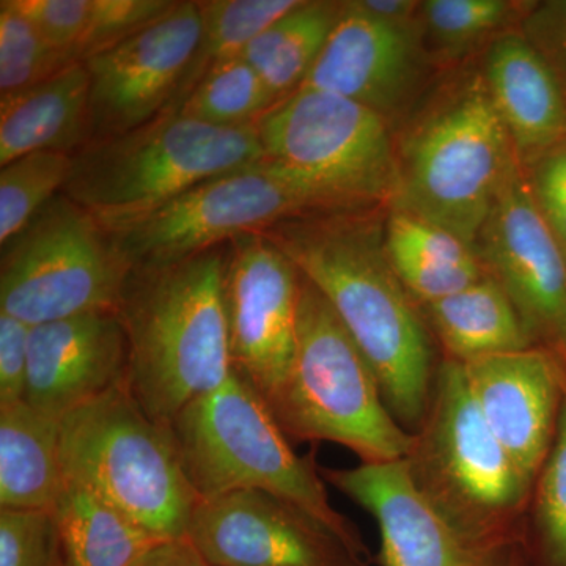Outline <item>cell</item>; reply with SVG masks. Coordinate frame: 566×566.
I'll use <instances>...</instances> for the list:
<instances>
[{"label":"cell","instance_id":"29","mask_svg":"<svg viewBox=\"0 0 566 566\" xmlns=\"http://www.w3.org/2000/svg\"><path fill=\"white\" fill-rule=\"evenodd\" d=\"M275 104L262 76L241 57L216 65L177 111L222 128L255 125Z\"/></svg>","mask_w":566,"mask_h":566},{"label":"cell","instance_id":"34","mask_svg":"<svg viewBox=\"0 0 566 566\" xmlns=\"http://www.w3.org/2000/svg\"><path fill=\"white\" fill-rule=\"evenodd\" d=\"M174 6L175 0H92L91 17L77 46L76 61L84 63L132 39Z\"/></svg>","mask_w":566,"mask_h":566},{"label":"cell","instance_id":"2","mask_svg":"<svg viewBox=\"0 0 566 566\" xmlns=\"http://www.w3.org/2000/svg\"><path fill=\"white\" fill-rule=\"evenodd\" d=\"M223 262L226 245L182 262L134 268L122 294L126 386L142 409L167 427L233 371Z\"/></svg>","mask_w":566,"mask_h":566},{"label":"cell","instance_id":"8","mask_svg":"<svg viewBox=\"0 0 566 566\" xmlns=\"http://www.w3.org/2000/svg\"><path fill=\"white\" fill-rule=\"evenodd\" d=\"M65 482L98 494L161 539L188 536L200 499L172 430L153 420L126 382L62 419Z\"/></svg>","mask_w":566,"mask_h":566},{"label":"cell","instance_id":"38","mask_svg":"<svg viewBox=\"0 0 566 566\" xmlns=\"http://www.w3.org/2000/svg\"><path fill=\"white\" fill-rule=\"evenodd\" d=\"M32 326L0 312V409L24 401Z\"/></svg>","mask_w":566,"mask_h":566},{"label":"cell","instance_id":"20","mask_svg":"<svg viewBox=\"0 0 566 566\" xmlns=\"http://www.w3.org/2000/svg\"><path fill=\"white\" fill-rule=\"evenodd\" d=\"M482 74L524 169L566 140V93L523 33L491 41Z\"/></svg>","mask_w":566,"mask_h":566},{"label":"cell","instance_id":"5","mask_svg":"<svg viewBox=\"0 0 566 566\" xmlns=\"http://www.w3.org/2000/svg\"><path fill=\"white\" fill-rule=\"evenodd\" d=\"M262 159L255 125L222 128L166 112L73 155L62 193L117 233L193 186Z\"/></svg>","mask_w":566,"mask_h":566},{"label":"cell","instance_id":"7","mask_svg":"<svg viewBox=\"0 0 566 566\" xmlns=\"http://www.w3.org/2000/svg\"><path fill=\"white\" fill-rule=\"evenodd\" d=\"M264 401L286 438L334 442L363 463L405 460L411 447L412 434L387 408L374 368L303 274L292 370Z\"/></svg>","mask_w":566,"mask_h":566},{"label":"cell","instance_id":"11","mask_svg":"<svg viewBox=\"0 0 566 566\" xmlns=\"http://www.w3.org/2000/svg\"><path fill=\"white\" fill-rule=\"evenodd\" d=\"M322 210L334 208L262 159L202 181L112 234L133 268L163 266Z\"/></svg>","mask_w":566,"mask_h":566},{"label":"cell","instance_id":"27","mask_svg":"<svg viewBox=\"0 0 566 566\" xmlns=\"http://www.w3.org/2000/svg\"><path fill=\"white\" fill-rule=\"evenodd\" d=\"M301 0H210L200 2L203 13V32L199 51L182 84L181 103L188 98L205 74L216 65L240 57L271 24L281 20Z\"/></svg>","mask_w":566,"mask_h":566},{"label":"cell","instance_id":"9","mask_svg":"<svg viewBox=\"0 0 566 566\" xmlns=\"http://www.w3.org/2000/svg\"><path fill=\"white\" fill-rule=\"evenodd\" d=\"M263 161L334 210L392 203L397 150L381 114L301 87L255 123Z\"/></svg>","mask_w":566,"mask_h":566},{"label":"cell","instance_id":"17","mask_svg":"<svg viewBox=\"0 0 566 566\" xmlns=\"http://www.w3.org/2000/svg\"><path fill=\"white\" fill-rule=\"evenodd\" d=\"M480 412L532 486L554 439L566 395V370L554 348L488 357L464 365Z\"/></svg>","mask_w":566,"mask_h":566},{"label":"cell","instance_id":"13","mask_svg":"<svg viewBox=\"0 0 566 566\" xmlns=\"http://www.w3.org/2000/svg\"><path fill=\"white\" fill-rule=\"evenodd\" d=\"M202 32L200 2L177 0L144 31L85 61L91 76V144L174 111Z\"/></svg>","mask_w":566,"mask_h":566},{"label":"cell","instance_id":"19","mask_svg":"<svg viewBox=\"0 0 566 566\" xmlns=\"http://www.w3.org/2000/svg\"><path fill=\"white\" fill-rule=\"evenodd\" d=\"M128 342L117 312H92L31 331L25 403L62 420L126 382Z\"/></svg>","mask_w":566,"mask_h":566},{"label":"cell","instance_id":"4","mask_svg":"<svg viewBox=\"0 0 566 566\" xmlns=\"http://www.w3.org/2000/svg\"><path fill=\"white\" fill-rule=\"evenodd\" d=\"M403 463L442 516L474 542L521 547L532 486L480 412L464 365L442 359Z\"/></svg>","mask_w":566,"mask_h":566},{"label":"cell","instance_id":"12","mask_svg":"<svg viewBox=\"0 0 566 566\" xmlns=\"http://www.w3.org/2000/svg\"><path fill=\"white\" fill-rule=\"evenodd\" d=\"M223 311L234 370L273 397L296 352L301 273L263 233L226 244Z\"/></svg>","mask_w":566,"mask_h":566},{"label":"cell","instance_id":"3","mask_svg":"<svg viewBox=\"0 0 566 566\" xmlns=\"http://www.w3.org/2000/svg\"><path fill=\"white\" fill-rule=\"evenodd\" d=\"M397 150L392 208L474 245L516 166L482 73L449 85L417 115Z\"/></svg>","mask_w":566,"mask_h":566},{"label":"cell","instance_id":"22","mask_svg":"<svg viewBox=\"0 0 566 566\" xmlns=\"http://www.w3.org/2000/svg\"><path fill=\"white\" fill-rule=\"evenodd\" d=\"M444 359L461 365L536 346L515 304L490 274L455 294L419 305Z\"/></svg>","mask_w":566,"mask_h":566},{"label":"cell","instance_id":"42","mask_svg":"<svg viewBox=\"0 0 566 566\" xmlns=\"http://www.w3.org/2000/svg\"><path fill=\"white\" fill-rule=\"evenodd\" d=\"M517 566H524V562H523V564H520V565H517Z\"/></svg>","mask_w":566,"mask_h":566},{"label":"cell","instance_id":"16","mask_svg":"<svg viewBox=\"0 0 566 566\" xmlns=\"http://www.w3.org/2000/svg\"><path fill=\"white\" fill-rule=\"evenodd\" d=\"M324 482L375 517L379 566H517L521 547L488 546L453 527L412 483L403 460L319 468Z\"/></svg>","mask_w":566,"mask_h":566},{"label":"cell","instance_id":"28","mask_svg":"<svg viewBox=\"0 0 566 566\" xmlns=\"http://www.w3.org/2000/svg\"><path fill=\"white\" fill-rule=\"evenodd\" d=\"M521 551L524 566H566V395L553 449L532 488Z\"/></svg>","mask_w":566,"mask_h":566},{"label":"cell","instance_id":"23","mask_svg":"<svg viewBox=\"0 0 566 566\" xmlns=\"http://www.w3.org/2000/svg\"><path fill=\"white\" fill-rule=\"evenodd\" d=\"M385 245L395 273L419 305L461 292L488 275L474 245L411 212L390 210Z\"/></svg>","mask_w":566,"mask_h":566},{"label":"cell","instance_id":"18","mask_svg":"<svg viewBox=\"0 0 566 566\" xmlns=\"http://www.w3.org/2000/svg\"><path fill=\"white\" fill-rule=\"evenodd\" d=\"M420 31V24L371 17L356 0L342 2L329 40L301 87L344 96L387 120L409 102L422 73Z\"/></svg>","mask_w":566,"mask_h":566},{"label":"cell","instance_id":"24","mask_svg":"<svg viewBox=\"0 0 566 566\" xmlns=\"http://www.w3.org/2000/svg\"><path fill=\"white\" fill-rule=\"evenodd\" d=\"M62 420L21 403L0 409V510L52 512L63 488Z\"/></svg>","mask_w":566,"mask_h":566},{"label":"cell","instance_id":"6","mask_svg":"<svg viewBox=\"0 0 566 566\" xmlns=\"http://www.w3.org/2000/svg\"><path fill=\"white\" fill-rule=\"evenodd\" d=\"M182 469L200 501L264 491L303 506L370 556L363 535L331 505L314 455L300 457L262 395L234 370L170 423Z\"/></svg>","mask_w":566,"mask_h":566},{"label":"cell","instance_id":"25","mask_svg":"<svg viewBox=\"0 0 566 566\" xmlns=\"http://www.w3.org/2000/svg\"><path fill=\"white\" fill-rule=\"evenodd\" d=\"M69 566H129L158 536L98 494L65 482L54 510Z\"/></svg>","mask_w":566,"mask_h":566},{"label":"cell","instance_id":"21","mask_svg":"<svg viewBox=\"0 0 566 566\" xmlns=\"http://www.w3.org/2000/svg\"><path fill=\"white\" fill-rule=\"evenodd\" d=\"M91 144V76L74 62L0 99V166L35 151L76 155Z\"/></svg>","mask_w":566,"mask_h":566},{"label":"cell","instance_id":"37","mask_svg":"<svg viewBox=\"0 0 566 566\" xmlns=\"http://www.w3.org/2000/svg\"><path fill=\"white\" fill-rule=\"evenodd\" d=\"M520 32L546 62L566 93V0L531 3Z\"/></svg>","mask_w":566,"mask_h":566},{"label":"cell","instance_id":"26","mask_svg":"<svg viewBox=\"0 0 566 566\" xmlns=\"http://www.w3.org/2000/svg\"><path fill=\"white\" fill-rule=\"evenodd\" d=\"M342 2L301 0L240 55L262 76L275 103L304 84L340 17Z\"/></svg>","mask_w":566,"mask_h":566},{"label":"cell","instance_id":"39","mask_svg":"<svg viewBox=\"0 0 566 566\" xmlns=\"http://www.w3.org/2000/svg\"><path fill=\"white\" fill-rule=\"evenodd\" d=\"M129 566H211L189 536L159 539Z\"/></svg>","mask_w":566,"mask_h":566},{"label":"cell","instance_id":"15","mask_svg":"<svg viewBox=\"0 0 566 566\" xmlns=\"http://www.w3.org/2000/svg\"><path fill=\"white\" fill-rule=\"evenodd\" d=\"M475 251L515 304L534 344L556 348L566 326V255L520 163L506 177Z\"/></svg>","mask_w":566,"mask_h":566},{"label":"cell","instance_id":"32","mask_svg":"<svg viewBox=\"0 0 566 566\" xmlns=\"http://www.w3.org/2000/svg\"><path fill=\"white\" fill-rule=\"evenodd\" d=\"M531 3L506 0H427L420 7V28L447 55H460L493 36Z\"/></svg>","mask_w":566,"mask_h":566},{"label":"cell","instance_id":"1","mask_svg":"<svg viewBox=\"0 0 566 566\" xmlns=\"http://www.w3.org/2000/svg\"><path fill=\"white\" fill-rule=\"evenodd\" d=\"M374 210L307 212L263 234L326 297L374 368L387 408L412 434L441 360L419 304L389 262L385 222Z\"/></svg>","mask_w":566,"mask_h":566},{"label":"cell","instance_id":"35","mask_svg":"<svg viewBox=\"0 0 566 566\" xmlns=\"http://www.w3.org/2000/svg\"><path fill=\"white\" fill-rule=\"evenodd\" d=\"M14 3L55 50L77 62L76 51L87 29L92 0H14Z\"/></svg>","mask_w":566,"mask_h":566},{"label":"cell","instance_id":"14","mask_svg":"<svg viewBox=\"0 0 566 566\" xmlns=\"http://www.w3.org/2000/svg\"><path fill=\"white\" fill-rule=\"evenodd\" d=\"M188 536L211 566H368L374 562L318 516L264 491L200 501Z\"/></svg>","mask_w":566,"mask_h":566},{"label":"cell","instance_id":"41","mask_svg":"<svg viewBox=\"0 0 566 566\" xmlns=\"http://www.w3.org/2000/svg\"><path fill=\"white\" fill-rule=\"evenodd\" d=\"M554 349H556L558 356H560L562 363H564L566 370V326L564 329V334H562L560 340H558V344Z\"/></svg>","mask_w":566,"mask_h":566},{"label":"cell","instance_id":"40","mask_svg":"<svg viewBox=\"0 0 566 566\" xmlns=\"http://www.w3.org/2000/svg\"><path fill=\"white\" fill-rule=\"evenodd\" d=\"M357 6L371 17L395 24H420L422 2L411 0H356Z\"/></svg>","mask_w":566,"mask_h":566},{"label":"cell","instance_id":"33","mask_svg":"<svg viewBox=\"0 0 566 566\" xmlns=\"http://www.w3.org/2000/svg\"><path fill=\"white\" fill-rule=\"evenodd\" d=\"M0 566H69L54 513L0 510Z\"/></svg>","mask_w":566,"mask_h":566},{"label":"cell","instance_id":"36","mask_svg":"<svg viewBox=\"0 0 566 566\" xmlns=\"http://www.w3.org/2000/svg\"><path fill=\"white\" fill-rule=\"evenodd\" d=\"M524 170L536 207L566 255V140Z\"/></svg>","mask_w":566,"mask_h":566},{"label":"cell","instance_id":"30","mask_svg":"<svg viewBox=\"0 0 566 566\" xmlns=\"http://www.w3.org/2000/svg\"><path fill=\"white\" fill-rule=\"evenodd\" d=\"M71 164L66 153L35 151L0 166V244L62 192Z\"/></svg>","mask_w":566,"mask_h":566},{"label":"cell","instance_id":"10","mask_svg":"<svg viewBox=\"0 0 566 566\" xmlns=\"http://www.w3.org/2000/svg\"><path fill=\"white\" fill-rule=\"evenodd\" d=\"M133 270L114 234L61 192L2 244L0 312L32 327L117 312Z\"/></svg>","mask_w":566,"mask_h":566},{"label":"cell","instance_id":"31","mask_svg":"<svg viewBox=\"0 0 566 566\" xmlns=\"http://www.w3.org/2000/svg\"><path fill=\"white\" fill-rule=\"evenodd\" d=\"M14 0L0 2V99L29 91L70 66Z\"/></svg>","mask_w":566,"mask_h":566}]
</instances>
